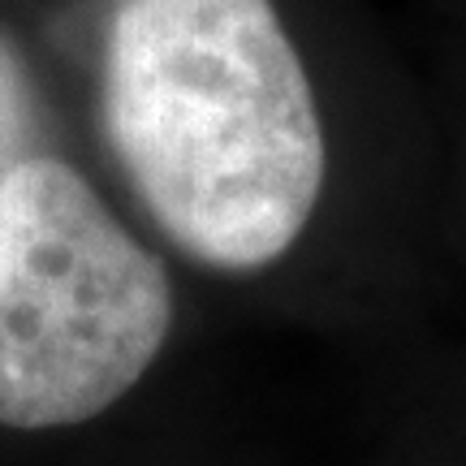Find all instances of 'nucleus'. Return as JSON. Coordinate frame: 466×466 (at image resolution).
Wrapping results in <instances>:
<instances>
[{"mask_svg": "<svg viewBox=\"0 0 466 466\" xmlns=\"http://www.w3.org/2000/svg\"><path fill=\"white\" fill-rule=\"evenodd\" d=\"M168 329L165 264L78 168L31 156L0 190V423L39 432L104 415Z\"/></svg>", "mask_w": 466, "mask_h": 466, "instance_id": "f03ea898", "label": "nucleus"}, {"mask_svg": "<svg viewBox=\"0 0 466 466\" xmlns=\"http://www.w3.org/2000/svg\"><path fill=\"white\" fill-rule=\"evenodd\" d=\"M31 156H39V100L35 78L14 39L0 31V190Z\"/></svg>", "mask_w": 466, "mask_h": 466, "instance_id": "7ed1b4c3", "label": "nucleus"}, {"mask_svg": "<svg viewBox=\"0 0 466 466\" xmlns=\"http://www.w3.org/2000/svg\"><path fill=\"white\" fill-rule=\"evenodd\" d=\"M104 121L156 225L208 268H264L307 229L324 130L272 0H121Z\"/></svg>", "mask_w": 466, "mask_h": 466, "instance_id": "f257e3e1", "label": "nucleus"}]
</instances>
